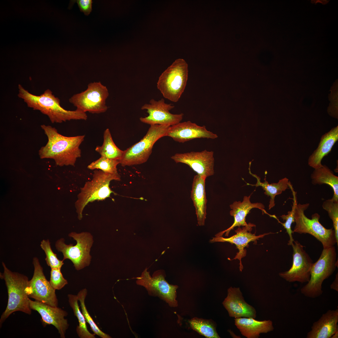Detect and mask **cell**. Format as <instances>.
I'll list each match as a JSON object with an SVG mask.
<instances>
[{
    "label": "cell",
    "mask_w": 338,
    "mask_h": 338,
    "mask_svg": "<svg viewBox=\"0 0 338 338\" xmlns=\"http://www.w3.org/2000/svg\"><path fill=\"white\" fill-rule=\"evenodd\" d=\"M41 127L48 141L39 150L40 157L53 159L56 164L60 166H74L77 159L81 156L79 146L85 136H66L60 134L55 128L50 125H42Z\"/></svg>",
    "instance_id": "1"
},
{
    "label": "cell",
    "mask_w": 338,
    "mask_h": 338,
    "mask_svg": "<svg viewBox=\"0 0 338 338\" xmlns=\"http://www.w3.org/2000/svg\"><path fill=\"white\" fill-rule=\"evenodd\" d=\"M18 97L23 100L28 106L47 115L52 123L87 119L85 112L77 109L69 110L63 108L60 105V100L49 89L39 95H36L30 93L20 84L18 85Z\"/></svg>",
    "instance_id": "2"
},
{
    "label": "cell",
    "mask_w": 338,
    "mask_h": 338,
    "mask_svg": "<svg viewBox=\"0 0 338 338\" xmlns=\"http://www.w3.org/2000/svg\"><path fill=\"white\" fill-rule=\"evenodd\" d=\"M3 273H0V278L4 280L8 291L7 305L0 319V327L6 319L13 313L19 311L31 315L29 302V297L26 292L29 280L26 275L12 272L2 262Z\"/></svg>",
    "instance_id": "3"
},
{
    "label": "cell",
    "mask_w": 338,
    "mask_h": 338,
    "mask_svg": "<svg viewBox=\"0 0 338 338\" xmlns=\"http://www.w3.org/2000/svg\"><path fill=\"white\" fill-rule=\"evenodd\" d=\"M113 180L120 181V176L118 174L106 173L101 170H95L92 179L85 182L80 188L77 196L75 207L78 219L82 218V212L85 207L90 202L103 201L110 197L115 193L110 188V182Z\"/></svg>",
    "instance_id": "4"
},
{
    "label": "cell",
    "mask_w": 338,
    "mask_h": 338,
    "mask_svg": "<svg viewBox=\"0 0 338 338\" xmlns=\"http://www.w3.org/2000/svg\"><path fill=\"white\" fill-rule=\"evenodd\" d=\"M337 267L338 261L334 246L323 248L318 259L313 264L310 280L301 288V293L310 298L320 296L323 292V282L333 274Z\"/></svg>",
    "instance_id": "5"
},
{
    "label": "cell",
    "mask_w": 338,
    "mask_h": 338,
    "mask_svg": "<svg viewBox=\"0 0 338 338\" xmlns=\"http://www.w3.org/2000/svg\"><path fill=\"white\" fill-rule=\"evenodd\" d=\"M188 65L183 59H176L159 77L157 87L165 98L177 102L186 88Z\"/></svg>",
    "instance_id": "6"
},
{
    "label": "cell",
    "mask_w": 338,
    "mask_h": 338,
    "mask_svg": "<svg viewBox=\"0 0 338 338\" xmlns=\"http://www.w3.org/2000/svg\"><path fill=\"white\" fill-rule=\"evenodd\" d=\"M309 206V203L297 204L294 214L295 225L293 233L309 234L321 243L323 248L334 246L337 242L333 228L327 229L324 227L320 223V216L317 213L313 214L311 219L305 215V211Z\"/></svg>",
    "instance_id": "7"
},
{
    "label": "cell",
    "mask_w": 338,
    "mask_h": 338,
    "mask_svg": "<svg viewBox=\"0 0 338 338\" xmlns=\"http://www.w3.org/2000/svg\"><path fill=\"white\" fill-rule=\"evenodd\" d=\"M170 126L160 125H150L146 134L139 141L124 151L121 159L119 160L122 166L139 165L146 162L152 152L156 142L166 136Z\"/></svg>",
    "instance_id": "8"
},
{
    "label": "cell",
    "mask_w": 338,
    "mask_h": 338,
    "mask_svg": "<svg viewBox=\"0 0 338 338\" xmlns=\"http://www.w3.org/2000/svg\"><path fill=\"white\" fill-rule=\"evenodd\" d=\"M69 236L76 241L75 245L66 244L63 238L58 240L55 244L58 251L63 255V260L70 259L77 270L88 266L91 259L90 252L93 242L92 236L88 232L78 233L74 232L70 233Z\"/></svg>",
    "instance_id": "9"
},
{
    "label": "cell",
    "mask_w": 338,
    "mask_h": 338,
    "mask_svg": "<svg viewBox=\"0 0 338 338\" xmlns=\"http://www.w3.org/2000/svg\"><path fill=\"white\" fill-rule=\"evenodd\" d=\"M109 95L106 86L100 82H94L89 83L84 91L73 95L69 101L77 109L83 112L100 114L108 109L106 101Z\"/></svg>",
    "instance_id": "10"
},
{
    "label": "cell",
    "mask_w": 338,
    "mask_h": 338,
    "mask_svg": "<svg viewBox=\"0 0 338 338\" xmlns=\"http://www.w3.org/2000/svg\"><path fill=\"white\" fill-rule=\"evenodd\" d=\"M136 279L137 284L144 287L150 295L159 297L171 307L177 306L176 298L178 286L169 284L166 280L162 271H156L151 276L146 269L141 275Z\"/></svg>",
    "instance_id": "11"
},
{
    "label": "cell",
    "mask_w": 338,
    "mask_h": 338,
    "mask_svg": "<svg viewBox=\"0 0 338 338\" xmlns=\"http://www.w3.org/2000/svg\"><path fill=\"white\" fill-rule=\"evenodd\" d=\"M34 272L31 279L29 280L26 288L27 294L29 298L35 301L53 307H58V300L55 290L46 279L38 259H33Z\"/></svg>",
    "instance_id": "12"
},
{
    "label": "cell",
    "mask_w": 338,
    "mask_h": 338,
    "mask_svg": "<svg viewBox=\"0 0 338 338\" xmlns=\"http://www.w3.org/2000/svg\"><path fill=\"white\" fill-rule=\"evenodd\" d=\"M293 250V263L288 271L280 272L279 276L289 282L307 283L310 280L313 261L304 249V246L298 241L291 245Z\"/></svg>",
    "instance_id": "13"
},
{
    "label": "cell",
    "mask_w": 338,
    "mask_h": 338,
    "mask_svg": "<svg viewBox=\"0 0 338 338\" xmlns=\"http://www.w3.org/2000/svg\"><path fill=\"white\" fill-rule=\"evenodd\" d=\"M174 107L172 104L165 103L163 99L158 101L151 99L149 103L144 104L141 108L142 110H146L148 115L141 117L140 120L141 122L150 125H174L181 122L184 115L182 113H171L170 110Z\"/></svg>",
    "instance_id": "14"
},
{
    "label": "cell",
    "mask_w": 338,
    "mask_h": 338,
    "mask_svg": "<svg viewBox=\"0 0 338 338\" xmlns=\"http://www.w3.org/2000/svg\"><path fill=\"white\" fill-rule=\"evenodd\" d=\"M171 158L177 163L187 165L197 174L206 178L214 174V160L213 151L205 150L199 152L177 153Z\"/></svg>",
    "instance_id": "15"
},
{
    "label": "cell",
    "mask_w": 338,
    "mask_h": 338,
    "mask_svg": "<svg viewBox=\"0 0 338 338\" xmlns=\"http://www.w3.org/2000/svg\"><path fill=\"white\" fill-rule=\"evenodd\" d=\"M31 309L38 312L41 315L44 326L51 325L58 330L61 338H65L66 330L69 326L67 320L64 317L67 312L58 307H53L36 301L29 299Z\"/></svg>",
    "instance_id": "16"
},
{
    "label": "cell",
    "mask_w": 338,
    "mask_h": 338,
    "mask_svg": "<svg viewBox=\"0 0 338 338\" xmlns=\"http://www.w3.org/2000/svg\"><path fill=\"white\" fill-rule=\"evenodd\" d=\"M166 136L183 143L194 139H214L218 137L216 134L207 130L205 126H200L190 121L180 122L169 126Z\"/></svg>",
    "instance_id": "17"
},
{
    "label": "cell",
    "mask_w": 338,
    "mask_h": 338,
    "mask_svg": "<svg viewBox=\"0 0 338 338\" xmlns=\"http://www.w3.org/2000/svg\"><path fill=\"white\" fill-rule=\"evenodd\" d=\"M255 225L252 223H249L248 225L243 227L242 228H238L235 230L236 234L228 238H224L222 236H215L210 240L211 243L216 242H228L235 245L238 252L233 259H238L239 261V269L242 271L243 267L241 262L242 259L246 255V251L244 248L248 245V243L254 241L259 238H262L265 236L272 233H265L259 235H255L251 233L253 227Z\"/></svg>",
    "instance_id": "18"
},
{
    "label": "cell",
    "mask_w": 338,
    "mask_h": 338,
    "mask_svg": "<svg viewBox=\"0 0 338 338\" xmlns=\"http://www.w3.org/2000/svg\"><path fill=\"white\" fill-rule=\"evenodd\" d=\"M223 304L231 317H256L255 309L245 301L239 287H231L228 289L227 297Z\"/></svg>",
    "instance_id": "19"
},
{
    "label": "cell",
    "mask_w": 338,
    "mask_h": 338,
    "mask_svg": "<svg viewBox=\"0 0 338 338\" xmlns=\"http://www.w3.org/2000/svg\"><path fill=\"white\" fill-rule=\"evenodd\" d=\"M250 197L251 195L248 196H244L242 202L236 201L230 205V208L232 209L230 212V214L234 217V222L230 227L218 233L215 236H222L225 233V236H228L231 230L234 227L248 225V224L246 222V217L250 210L253 208H258L261 210L263 213L269 215L270 217L275 219L276 218L275 215H271L266 212L264 209V206L262 203H251L250 200Z\"/></svg>",
    "instance_id": "20"
},
{
    "label": "cell",
    "mask_w": 338,
    "mask_h": 338,
    "mask_svg": "<svg viewBox=\"0 0 338 338\" xmlns=\"http://www.w3.org/2000/svg\"><path fill=\"white\" fill-rule=\"evenodd\" d=\"M338 309L329 310L314 322L307 338H330L338 330Z\"/></svg>",
    "instance_id": "21"
},
{
    "label": "cell",
    "mask_w": 338,
    "mask_h": 338,
    "mask_svg": "<svg viewBox=\"0 0 338 338\" xmlns=\"http://www.w3.org/2000/svg\"><path fill=\"white\" fill-rule=\"evenodd\" d=\"M206 178L198 174L195 175L193 179L191 191V197L195 209L197 223L199 226L204 225L207 214Z\"/></svg>",
    "instance_id": "22"
},
{
    "label": "cell",
    "mask_w": 338,
    "mask_h": 338,
    "mask_svg": "<svg viewBox=\"0 0 338 338\" xmlns=\"http://www.w3.org/2000/svg\"><path fill=\"white\" fill-rule=\"evenodd\" d=\"M338 140V126L332 128L321 137L317 148L309 156L308 164L314 169L323 165V158L331 151L335 143Z\"/></svg>",
    "instance_id": "23"
},
{
    "label": "cell",
    "mask_w": 338,
    "mask_h": 338,
    "mask_svg": "<svg viewBox=\"0 0 338 338\" xmlns=\"http://www.w3.org/2000/svg\"><path fill=\"white\" fill-rule=\"evenodd\" d=\"M235 324L242 335L247 338H257L261 333L273 331L274 327L269 320L259 321L252 318L241 317L234 319Z\"/></svg>",
    "instance_id": "24"
},
{
    "label": "cell",
    "mask_w": 338,
    "mask_h": 338,
    "mask_svg": "<svg viewBox=\"0 0 338 338\" xmlns=\"http://www.w3.org/2000/svg\"><path fill=\"white\" fill-rule=\"evenodd\" d=\"M310 177L311 183L314 185L326 184L330 186L333 191L331 199L338 202V177L335 175L327 166L324 165L319 168L315 169Z\"/></svg>",
    "instance_id": "25"
},
{
    "label": "cell",
    "mask_w": 338,
    "mask_h": 338,
    "mask_svg": "<svg viewBox=\"0 0 338 338\" xmlns=\"http://www.w3.org/2000/svg\"><path fill=\"white\" fill-rule=\"evenodd\" d=\"M251 162L249 163V173L253 176L256 178L257 180V182L256 184H251L247 183L248 185L253 186H255L256 187H261L265 191L264 194L270 197V199L269 206V209H270L275 205L274 199L275 197L277 195L282 193L283 191H284L287 189L289 188V181L286 177H284L280 180L277 183H269L266 180L265 178L264 179V182H261L260 181V178L255 174H252L250 172V166Z\"/></svg>",
    "instance_id": "26"
},
{
    "label": "cell",
    "mask_w": 338,
    "mask_h": 338,
    "mask_svg": "<svg viewBox=\"0 0 338 338\" xmlns=\"http://www.w3.org/2000/svg\"><path fill=\"white\" fill-rule=\"evenodd\" d=\"M104 141L102 145L97 146L95 151L101 156L110 159L120 160L122 156L124 151L119 149L113 141L109 129H106L104 131Z\"/></svg>",
    "instance_id": "27"
},
{
    "label": "cell",
    "mask_w": 338,
    "mask_h": 338,
    "mask_svg": "<svg viewBox=\"0 0 338 338\" xmlns=\"http://www.w3.org/2000/svg\"><path fill=\"white\" fill-rule=\"evenodd\" d=\"M68 297L69 305L78 321L79 325L76 327V330L79 337L80 338H95V335L90 333L88 330L85 318L79 308L77 295L69 294Z\"/></svg>",
    "instance_id": "28"
},
{
    "label": "cell",
    "mask_w": 338,
    "mask_h": 338,
    "mask_svg": "<svg viewBox=\"0 0 338 338\" xmlns=\"http://www.w3.org/2000/svg\"><path fill=\"white\" fill-rule=\"evenodd\" d=\"M191 327L200 334L208 338H219L215 325L210 320L194 318L189 321Z\"/></svg>",
    "instance_id": "29"
},
{
    "label": "cell",
    "mask_w": 338,
    "mask_h": 338,
    "mask_svg": "<svg viewBox=\"0 0 338 338\" xmlns=\"http://www.w3.org/2000/svg\"><path fill=\"white\" fill-rule=\"evenodd\" d=\"M87 290L85 288L81 290L78 293L77 296L78 300L79 301L81 307L82 312L83 315L86 322L90 325L91 330L94 335H96L102 338H110V336L101 330L95 322L88 312L86 308L85 300L87 295Z\"/></svg>",
    "instance_id": "30"
},
{
    "label": "cell",
    "mask_w": 338,
    "mask_h": 338,
    "mask_svg": "<svg viewBox=\"0 0 338 338\" xmlns=\"http://www.w3.org/2000/svg\"><path fill=\"white\" fill-rule=\"evenodd\" d=\"M289 187L292 192L293 195V202L292 209L291 211L288 212L287 214L282 215L280 216V217L283 220L285 221L284 223H282L279 221V222L284 227V228L286 229V232L289 235V238L288 245L291 246L293 244V242L294 240L292 237L293 230L291 229V226L292 223L294 222L295 212L298 203L296 193L294 191L290 182L289 183Z\"/></svg>",
    "instance_id": "31"
},
{
    "label": "cell",
    "mask_w": 338,
    "mask_h": 338,
    "mask_svg": "<svg viewBox=\"0 0 338 338\" xmlns=\"http://www.w3.org/2000/svg\"><path fill=\"white\" fill-rule=\"evenodd\" d=\"M119 164V161L118 160L101 156L91 163L88 166L87 168L90 170L99 169L106 173L116 174L118 173L117 166Z\"/></svg>",
    "instance_id": "32"
},
{
    "label": "cell",
    "mask_w": 338,
    "mask_h": 338,
    "mask_svg": "<svg viewBox=\"0 0 338 338\" xmlns=\"http://www.w3.org/2000/svg\"><path fill=\"white\" fill-rule=\"evenodd\" d=\"M40 246L45 253V260L47 265L51 269H61L64 264L63 262L64 260H60L58 259L57 254L53 252L51 248L49 240H43L41 242Z\"/></svg>",
    "instance_id": "33"
},
{
    "label": "cell",
    "mask_w": 338,
    "mask_h": 338,
    "mask_svg": "<svg viewBox=\"0 0 338 338\" xmlns=\"http://www.w3.org/2000/svg\"><path fill=\"white\" fill-rule=\"evenodd\" d=\"M322 207L326 211L330 218L332 220L335 231L337 244L338 246V202L331 198L325 201Z\"/></svg>",
    "instance_id": "34"
},
{
    "label": "cell",
    "mask_w": 338,
    "mask_h": 338,
    "mask_svg": "<svg viewBox=\"0 0 338 338\" xmlns=\"http://www.w3.org/2000/svg\"><path fill=\"white\" fill-rule=\"evenodd\" d=\"M49 281L55 290L61 289L68 283L67 280L64 277L61 269L56 268L51 269Z\"/></svg>",
    "instance_id": "35"
},
{
    "label": "cell",
    "mask_w": 338,
    "mask_h": 338,
    "mask_svg": "<svg viewBox=\"0 0 338 338\" xmlns=\"http://www.w3.org/2000/svg\"><path fill=\"white\" fill-rule=\"evenodd\" d=\"M78 6L80 11L88 16L92 11V0H77L74 1Z\"/></svg>",
    "instance_id": "36"
},
{
    "label": "cell",
    "mask_w": 338,
    "mask_h": 338,
    "mask_svg": "<svg viewBox=\"0 0 338 338\" xmlns=\"http://www.w3.org/2000/svg\"><path fill=\"white\" fill-rule=\"evenodd\" d=\"M330 287L331 289L335 290L337 292L338 291V273L336 274L335 278L330 285Z\"/></svg>",
    "instance_id": "37"
},
{
    "label": "cell",
    "mask_w": 338,
    "mask_h": 338,
    "mask_svg": "<svg viewBox=\"0 0 338 338\" xmlns=\"http://www.w3.org/2000/svg\"><path fill=\"white\" fill-rule=\"evenodd\" d=\"M331 338H338V330L332 336Z\"/></svg>",
    "instance_id": "38"
}]
</instances>
